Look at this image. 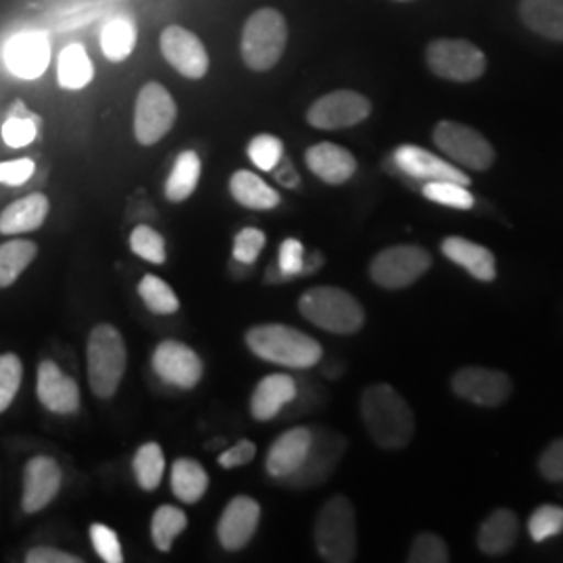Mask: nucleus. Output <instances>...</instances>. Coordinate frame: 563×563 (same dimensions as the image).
Listing matches in <instances>:
<instances>
[{
    "label": "nucleus",
    "mask_w": 563,
    "mask_h": 563,
    "mask_svg": "<svg viewBox=\"0 0 563 563\" xmlns=\"http://www.w3.org/2000/svg\"><path fill=\"white\" fill-rule=\"evenodd\" d=\"M313 539L323 562L349 563L357 555V518L353 504L336 495L323 504L313 528Z\"/></svg>",
    "instance_id": "39448f33"
},
{
    "label": "nucleus",
    "mask_w": 563,
    "mask_h": 563,
    "mask_svg": "<svg viewBox=\"0 0 563 563\" xmlns=\"http://www.w3.org/2000/svg\"><path fill=\"white\" fill-rule=\"evenodd\" d=\"M139 295L148 311L157 316H172L180 309V299L167 282L148 274L139 284Z\"/></svg>",
    "instance_id": "c9c22d12"
},
{
    "label": "nucleus",
    "mask_w": 563,
    "mask_h": 563,
    "mask_svg": "<svg viewBox=\"0 0 563 563\" xmlns=\"http://www.w3.org/2000/svg\"><path fill=\"white\" fill-rule=\"evenodd\" d=\"M423 197L432 202L444 205V207H453V209L467 211L474 207L472 192L457 181H426Z\"/></svg>",
    "instance_id": "58836bf2"
},
{
    "label": "nucleus",
    "mask_w": 563,
    "mask_h": 563,
    "mask_svg": "<svg viewBox=\"0 0 563 563\" xmlns=\"http://www.w3.org/2000/svg\"><path fill=\"white\" fill-rule=\"evenodd\" d=\"M48 209H51V202L41 192H34L20 201L11 202L0 213V234L18 236V234L38 230L48 216Z\"/></svg>",
    "instance_id": "393cba45"
},
{
    "label": "nucleus",
    "mask_w": 563,
    "mask_h": 563,
    "mask_svg": "<svg viewBox=\"0 0 563 563\" xmlns=\"http://www.w3.org/2000/svg\"><path fill=\"white\" fill-rule=\"evenodd\" d=\"M362 418L372 441L383 449H402L416 434L413 411L390 384H369L363 390Z\"/></svg>",
    "instance_id": "f257e3e1"
},
{
    "label": "nucleus",
    "mask_w": 563,
    "mask_h": 563,
    "mask_svg": "<svg viewBox=\"0 0 563 563\" xmlns=\"http://www.w3.org/2000/svg\"><path fill=\"white\" fill-rule=\"evenodd\" d=\"M230 192L239 205L255 211H269L280 205V195L269 184H265L257 174L246 169H239L230 178Z\"/></svg>",
    "instance_id": "cd10ccee"
},
{
    "label": "nucleus",
    "mask_w": 563,
    "mask_h": 563,
    "mask_svg": "<svg viewBox=\"0 0 563 563\" xmlns=\"http://www.w3.org/2000/svg\"><path fill=\"white\" fill-rule=\"evenodd\" d=\"M209 488V476L201 463L180 457L172 465V493L181 504H199Z\"/></svg>",
    "instance_id": "c85d7f7f"
},
{
    "label": "nucleus",
    "mask_w": 563,
    "mask_h": 563,
    "mask_svg": "<svg viewBox=\"0 0 563 563\" xmlns=\"http://www.w3.org/2000/svg\"><path fill=\"white\" fill-rule=\"evenodd\" d=\"M201 180V159L195 151H184L172 167V174L165 181L167 201L184 202L190 199Z\"/></svg>",
    "instance_id": "c756f323"
},
{
    "label": "nucleus",
    "mask_w": 563,
    "mask_h": 563,
    "mask_svg": "<svg viewBox=\"0 0 563 563\" xmlns=\"http://www.w3.org/2000/svg\"><path fill=\"white\" fill-rule=\"evenodd\" d=\"M453 393L463 401L481 407H501L511 397V380L501 369L470 365L451 378Z\"/></svg>",
    "instance_id": "9b49d317"
},
{
    "label": "nucleus",
    "mask_w": 563,
    "mask_h": 563,
    "mask_svg": "<svg viewBox=\"0 0 563 563\" xmlns=\"http://www.w3.org/2000/svg\"><path fill=\"white\" fill-rule=\"evenodd\" d=\"M36 242L15 239L0 244V288H9L11 284H15L27 269V265L36 260Z\"/></svg>",
    "instance_id": "2f4dec72"
},
{
    "label": "nucleus",
    "mask_w": 563,
    "mask_h": 563,
    "mask_svg": "<svg viewBox=\"0 0 563 563\" xmlns=\"http://www.w3.org/2000/svg\"><path fill=\"white\" fill-rule=\"evenodd\" d=\"M262 520V507L251 497H234L225 505L218 523V539L225 551H241L255 537Z\"/></svg>",
    "instance_id": "dca6fc26"
},
{
    "label": "nucleus",
    "mask_w": 563,
    "mask_h": 563,
    "mask_svg": "<svg viewBox=\"0 0 563 563\" xmlns=\"http://www.w3.org/2000/svg\"><path fill=\"white\" fill-rule=\"evenodd\" d=\"M151 363H153V372L162 378L163 383L178 386L184 390H190L201 383V357L184 342H159Z\"/></svg>",
    "instance_id": "2eb2a0df"
},
{
    "label": "nucleus",
    "mask_w": 563,
    "mask_h": 563,
    "mask_svg": "<svg viewBox=\"0 0 563 563\" xmlns=\"http://www.w3.org/2000/svg\"><path fill=\"white\" fill-rule=\"evenodd\" d=\"M255 455H257V446H255V443H251L249 439H242V441L234 444L232 449L223 451L218 462H220V465L225 467V470H234V467H241V465L253 462Z\"/></svg>",
    "instance_id": "8fccbe9b"
},
{
    "label": "nucleus",
    "mask_w": 563,
    "mask_h": 563,
    "mask_svg": "<svg viewBox=\"0 0 563 563\" xmlns=\"http://www.w3.org/2000/svg\"><path fill=\"white\" fill-rule=\"evenodd\" d=\"M528 532L534 543H544L563 532V507L541 505L528 520Z\"/></svg>",
    "instance_id": "ea45409f"
},
{
    "label": "nucleus",
    "mask_w": 563,
    "mask_h": 563,
    "mask_svg": "<svg viewBox=\"0 0 563 563\" xmlns=\"http://www.w3.org/2000/svg\"><path fill=\"white\" fill-rule=\"evenodd\" d=\"M428 67L444 80L474 81L486 71V57L467 41H434L426 51Z\"/></svg>",
    "instance_id": "9d476101"
},
{
    "label": "nucleus",
    "mask_w": 563,
    "mask_h": 563,
    "mask_svg": "<svg viewBox=\"0 0 563 563\" xmlns=\"http://www.w3.org/2000/svg\"><path fill=\"white\" fill-rule=\"evenodd\" d=\"M520 18L532 32L563 42V0H522Z\"/></svg>",
    "instance_id": "bb28decb"
},
{
    "label": "nucleus",
    "mask_w": 563,
    "mask_h": 563,
    "mask_svg": "<svg viewBox=\"0 0 563 563\" xmlns=\"http://www.w3.org/2000/svg\"><path fill=\"white\" fill-rule=\"evenodd\" d=\"M313 441V430L299 426L292 428L288 432L280 434L267 451L265 457V470L272 478H288L290 474H295L302 462L307 460L309 446Z\"/></svg>",
    "instance_id": "412c9836"
},
{
    "label": "nucleus",
    "mask_w": 563,
    "mask_h": 563,
    "mask_svg": "<svg viewBox=\"0 0 563 563\" xmlns=\"http://www.w3.org/2000/svg\"><path fill=\"white\" fill-rule=\"evenodd\" d=\"M90 541L95 551L99 553L104 563L123 562V551H121L120 537L113 528L104 526V523H92L90 526Z\"/></svg>",
    "instance_id": "c03bdc74"
},
{
    "label": "nucleus",
    "mask_w": 563,
    "mask_h": 563,
    "mask_svg": "<svg viewBox=\"0 0 563 563\" xmlns=\"http://www.w3.org/2000/svg\"><path fill=\"white\" fill-rule=\"evenodd\" d=\"M59 463L53 457L38 455L32 457L23 470V497L21 505L25 514H38L46 505L59 495L60 488Z\"/></svg>",
    "instance_id": "a211bd4d"
},
{
    "label": "nucleus",
    "mask_w": 563,
    "mask_h": 563,
    "mask_svg": "<svg viewBox=\"0 0 563 563\" xmlns=\"http://www.w3.org/2000/svg\"><path fill=\"white\" fill-rule=\"evenodd\" d=\"M305 163L320 180L332 184V186L351 180L357 172L355 157L346 148H342L339 144H332V142H320V144L307 148Z\"/></svg>",
    "instance_id": "4be33fe9"
},
{
    "label": "nucleus",
    "mask_w": 563,
    "mask_h": 563,
    "mask_svg": "<svg viewBox=\"0 0 563 563\" xmlns=\"http://www.w3.org/2000/svg\"><path fill=\"white\" fill-rule=\"evenodd\" d=\"M246 346L263 362L292 369H309L322 360V344L297 328L284 323H262L246 332Z\"/></svg>",
    "instance_id": "f03ea898"
},
{
    "label": "nucleus",
    "mask_w": 563,
    "mask_h": 563,
    "mask_svg": "<svg viewBox=\"0 0 563 563\" xmlns=\"http://www.w3.org/2000/svg\"><path fill=\"white\" fill-rule=\"evenodd\" d=\"M307 322L332 334H355L365 323L362 302L339 286H313L299 299Z\"/></svg>",
    "instance_id": "7ed1b4c3"
},
{
    "label": "nucleus",
    "mask_w": 563,
    "mask_h": 563,
    "mask_svg": "<svg viewBox=\"0 0 563 563\" xmlns=\"http://www.w3.org/2000/svg\"><path fill=\"white\" fill-rule=\"evenodd\" d=\"M132 470L136 476V483L142 490H155L159 488L165 472V455L163 449L157 443L142 444L141 449L134 455Z\"/></svg>",
    "instance_id": "72a5a7b5"
},
{
    "label": "nucleus",
    "mask_w": 563,
    "mask_h": 563,
    "mask_svg": "<svg viewBox=\"0 0 563 563\" xmlns=\"http://www.w3.org/2000/svg\"><path fill=\"white\" fill-rule=\"evenodd\" d=\"M288 42V25L276 9L255 11L242 30V59L253 71H269L282 59Z\"/></svg>",
    "instance_id": "423d86ee"
},
{
    "label": "nucleus",
    "mask_w": 563,
    "mask_h": 563,
    "mask_svg": "<svg viewBox=\"0 0 563 563\" xmlns=\"http://www.w3.org/2000/svg\"><path fill=\"white\" fill-rule=\"evenodd\" d=\"M449 560H451L449 547L434 532L418 534L407 555L409 563H446Z\"/></svg>",
    "instance_id": "37998d69"
},
{
    "label": "nucleus",
    "mask_w": 563,
    "mask_h": 563,
    "mask_svg": "<svg viewBox=\"0 0 563 563\" xmlns=\"http://www.w3.org/2000/svg\"><path fill=\"white\" fill-rule=\"evenodd\" d=\"M432 265V255L416 244H397L380 251L369 265V276L386 290H401L420 280Z\"/></svg>",
    "instance_id": "0eeeda50"
},
{
    "label": "nucleus",
    "mask_w": 563,
    "mask_h": 563,
    "mask_svg": "<svg viewBox=\"0 0 563 563\" xmlns=\"http://www.w3.org/2000/svg\"><path fill=\"white\" fill-rule=\"evenodd\" d=\"M130 249L136 257H141L144 262L163 265L167 255H165V241L157 230H153L151 225L141 223L132 230L130 234Z\"/></svg>",
    "instance_id": "4c0bfd02"
},
{
    "label": "nucleus",
    "mask_w": 563,
    "mask_h": 563,
    "mask_svg": "<svg viewBox=\"0 0 563 563\" xmlns=\"http://www.w3.org/2000/svg\"><path fill=\"white\" fill-rule=\"evenodd\" d=\"M36 165L32 159H15V162L0 163V184L4 186H20L34 176Z\"/></svg>",
    "instance_id": "09e8293b"
},
{
    "label": "nucleus",
    "mask_w": 563,
    "mask_h": 563,
    "mask_svg": "<svg viewBox=\"0 0 563 563\" xmlns=\"http://www.w3.org/2000/svg\"><path fill=\"white\" fill-rule=\"evenodd\" d=\"M372 102L360 92L336 90L313 102L307 111V121L318 130H342L353 128L367 120Z\"/></svg>",
    "instance_id": "ddd939ff"
},
{
    "label": "nucleus",
    "mask_w": 563,
    "mask_h": 563,
    "mask_svg": "<svg viewBox=\"0 0 563 563\" xmlns=\"http://www.w3.org/2000/svg\"><path fill=\"white\" fill-rule=\"evenodd\" d=\"M393 162L397 163V167L401 169L402 174H407L416 180L457 181L463 186H470V181H472L463 174L462 169H457L455 165L432 155L430 151H426L422 146L402 144L395 151Z\"/></svg>",
    "instance_id": "6ab92c4d"
},
{
    "label": "nucleus",
    "mask_w": 563,
    "mask_h": 563,
    "mask_svg": "<svg viewBox=\"0 0 563 563\" xmlns=\"http://www.w3.org/2000/svg\"><path fill=\"white\" fill-rule=\"evenodd\" d=\"M539 472L549 483H563V439L549 444L539 460Z\"/></svg>",
    "instance_id": "de8ad7c7"
},
{
    "label": "nucleus",
    "mask_w": 563,
    "mask_h": 563,
    "mask_svg": "<svg viewBox=\"0 0 563 563\" xmlns=\"http://www.w3.org/2000/svg\"><path fill=\"white\" fill-rule=\"evenodd\" d=\"M162 53L184 78L201 80L209 71V55L201 38L180 25H169L163 30Z\"/></svg>",
    "instance_id": "4468645a"
},
{
    "label": "nucleus",
    "mask_w": 563,
    "mask_h": 563,
    "mask_svg": "<svg viewBox=\"0 0 563 563\" xmlns=\"http://www.w3.org/2000/svg\"><path fill=\"white\" fill-rule=\"evenodd\" d=\"M104 57L113 63L128 59L136 46V25L128 18H115L104 23L101 34Z\"/></svg>",
    "instance_id": "473e14b6"
},
{
    "label": "nucleus",
    "mask_w": 563,
    "mask_h": 563,
    "mask_svg": "<svg viewBox=\"0 0 563 563\" xmlns=\"http://www.w3.org/2000/svg\"><path fill=\"white\" fill-rule=\"evenodd\" d=\"M441 251L446 260L467 269V274L474 276L476 280H495V276H497L495 255L483 244H476V242L467 241L462 236H449L441 244Z\"/></svg>",
    "instance_id": "b1692460"
},
{
    "label": "nucleus",
    "mask_w": 563,
    "mask_h": 563,
    "mask_svg": "<svg viewBox=\"0 0 563 563\" xmlns=\"http://www.w3.org/2000/svg\"><path fill=\"white\" fill-rule=\"evenodd\" d=\"M176 118H178V107L165 86L157 81H148L146 86H142L136 99V109H134L136 141L144 146L157 144L165 139V134H169Z\"/></svg>",
    "instance_id": "6e6552de"
},
{
    "label": "nucleus",
    "mask_w": 563,
    "mask_h": 563,
    "mask_svg": "<svg viewBox=\"0 0 563 563\" xmlns=\"http://www.w3.org/2000/svg\"><path fill=\"white\" fill-rule=\"evenodd\" d=\"M305 267V249L297 239H286L282 242L278 255V272L282 276H299Z\"/></svg>",
    "instance_id": "49530a36"
},
{
    "label": "nucleus",
    "mask_w": 563,
    "mask_h": 563,
    "mask_svg": "<svg viewBox=\"0 0 563 563\" xmlns=\"http://www.w3.org/2000/svg\"><path fill=\"white\" fill-rule=\"evenodd\" d=\"M4 60L13 76L36 80L48 67L51 46L41 32H20L4 46Z\"/></svg>",
    "instance_id": "f3484780"
},
{
    "label": "nucleus",
    "mask_w": 563,
    "mask_h": 563,
    "mask_svg": "<svg viewBox=\"0 0 563 563\" xmlns=\"http://www.w3.org/2000/svg\"><path fill=\"white\" fill-rule=\"evenodd\" d=\"M272 172H274L276 180L280 181L282 186H286V188H297L301 184V178H299L295 165L288 162L286 157H282L280 163Z\"/></svg>",
    "instance_id": "603ef678"
},
{
    "label": "nucleus",
    "mask_w": 563,
    "mask_h": 563,
    "mask_svg": "<svg viewBox=\"0 0 563 563\" xmlns=\"http://www.w3.org/2000/svg\"><path fill=\"white\" fill-rule=\"evenodd\" d=\"M520 537V520L511 509H497L486 516L478 530V549L484 555H505Z\"/></svg>",
    "instance_id": "a878e982"
},
{
    "label": "nucleus",
    "mask_w": 563,
    "mask_h": 563,
    "mask_svg": "<svg viewBox=\"0 0 563 563\" xmlns=\"http://www.w3.org/2000/svg\"><path fill=\"white\" fill-rule=\"evenodd\" d=\"M434 144L449 159L474 172H486L495 162V148L490 142L481 132L457 121H441L434 128Z\"/></svg>",
    "instance_id": "1a4fd4ad"
},
{
    "label": "nucleus",
    "mask_w": 563,
    "mask_h": 563,
    "mask_svg": "<svg viewBox=\"0 0 563 563\" xmlns=\"http://www.w3.org/2000/svg\"><path fill=\"white\" fill-rule=\"evenodd\" d=\"M38 118L30 113L23 102H15L9 118L2 123V141L11 148L27 146L38 134Z\"/></svg>",
    "instance_id": "e433bc0d"
},
{
    "label": "nucleus",
    "mask_w": 563,
    "mask_h": 563,
    "mask_svg": "<svg viewBox=\"0 0 563 563\" xmlns=\"http://www.w3.org/2000/svg\"><path fill=\"white\" fill-rule=\"evenodd\" d=\"M246 153L255 167H260L262 172H272L284 157V144L278 136L257 134L253 141L249 142Z\"/></svg>",
    "instance_id": "79ce46f5"
},
{
    "label": "nucleus",
    "mask_w": 563,
    "mask_h": 563,
    "mask_svg": "<svg viewBox=\"0 0 563 563\" xmlns=\"http://www.w3.org/2000/svg\"><path fill=\"white\" fill-rule=\"evenodd\" d=\"M36 395L48 411L59 416H69L80 409V386L51 360L38 365Z\"/></svg>",
    "instance_id": "aec40b11"
},
{
    "label": "nucleus",
    "mask_w": 563,
    "mask_h": 563,
    "mask_svg": "<svg viewBox=\"0 0 563 563\" xmlns=\"http://www.w3.org/2000/svg\"><path fill=\"white\" fill-rule=\"evenodd\" d=\"M295 399H297L295 378L288 374H272V376H265L262 383L255 386V393L251 399V413L257 422H269Z\"/></svg>",
    "instance_id": "5701e85b"
},
{
    "label": "nucleus",
    "mask_w": 563,
    "mask_h": 563,
    "mask_svg": "<svg viewBox=\"0 0 563 563\" xmlns=\"http://www.w3.org/2000/svg\"><path fill=\"white\" fill-rule=\"evenodd\" d=\"M88 383L99 399H111L128 367V351L120 330L111 323H99L88 339L86 346Z\"/></svg>",
    "instance_id": "20e7f679"
},
{
    "label": "nucleus",
    "mask_w": 563,
    "mask_h": 563,
    "mask_svg": "<svg viewBox=\"0 0 563 563\" xmlns=\"http://www.w3.org/2000/svg\"><path fill=\"white\" fill-rule=\"evenodd\" d=\"M95 78V67L81 44H69L60 51L57 80L65 90H81Z\"/></svg>",
    "instance_id": "7c9ffc66"
},
{
    "label": "nucleus",
    "mask_w": 563,
    "mask_h": 563,
    "mask_svg": "<svg viewBox=\"0 0 563 563\" xmlns=\"http://www.w3.org/2000/svg\"><path fill=\"white\" fill-rule=\"evenodd\" d=\"M23 365L15 353L0 355V413L11 407L20 390Z\"/></svg>",
    "instance_id": "a19ab883"
},
{
    "label": "nucleus",
    "mask_w": 563,
    "mask_h": 563,
    "mask_svg": "<svg viewBox=\"0 0 563 563\" xmlns=\"http://www.w3.org/2000/svg\"><path fill=\"white\" fill-rule=\"evenodd\" d=\"M186 526H188V518L181 509L174 505H162L153 514V522H151L153 544L159 551H169L174 541L186 530Z\"/></svg>",
    "instance_id": "f704fd0d"
},
{
    "label": "nucleus",
    "mask_w": 563,
    "mask_h": 563,
    "mask_svg": "<svg viewBox=\"0 0 563 563\" xmlns=\"http://www.w3.org/2000/svg\"><path fill=\"white\" fill-rule=\"evenodd\" d=\"M25 562L27 563H81L80 558L71 555V553H65L59 549H53V547H38V549H32L27 555H25Z\"/></svg>",
    "instance_id": "3c124183"
},
{
    "label": "nucleus",
    "mask_w": 563,
    "mask_h": 563,
    "mask_svg": "<svg viewBox=\"0 0 563 563\" xmlns=\"http://www.w3.org/2000/svg\"><path fill=\"white\" fill-rule=\"evenodd\" d=\"M344 449H346V441L341 434L323 428L316 430L307 460L295 474L284 478V483L297 488H309V486L325 483L341 462Z\"/></svg>",
    "instance_id": "f8f14e48"
},
{
    "label": "nucleus",
    "mask_w": 563,
    "mask_h": 563,
    "mask_svg": "<svg viewBox=\"0 0 563 563\" xmlns=\"http://www.w3.org/2000/svg\"><path fill=\"white\" fill-rule=\"evenodd\" d=\"M265 246V232L260 228H244L234 239V260L242 265H253Z\"/></svg>",
    "instance_id": "a18cd8bd"
}]
</instances>
